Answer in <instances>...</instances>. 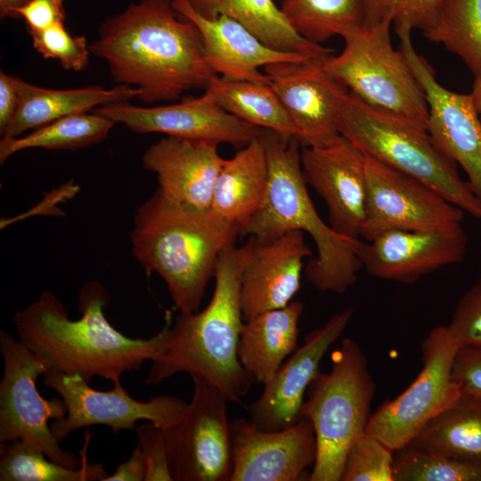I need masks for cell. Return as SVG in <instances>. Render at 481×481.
Returning <instances> with one entry per match:
<instances>
[{"instance_id": "cell-1", "label": "cell", "mask_w": 481, "mask_h": 481, "mask_svg": "<svg viewBox=\"0 0 481 481\" xmlns=\"http://www.w3.org/2000/svg\"><path fill=\"white\" fill-rule=\"evenodd\" d=\"M118 85L135 86L144 103L175 101L206 89L217 76L208 66L197 26L173 0H140L107 17L89 45Z\"/></svg>"}, {"instance_id": "cell-2", "label": "cell", "mask_w": 481, "mask_h": 481, "mask_svg": "<svg viewBox=\"0 0 481 481\" xmlns=\"http://www.w3.org/2000/svg\"><path fill=\"white\" fill-rule=\"evenodd\" d=\"M110 298L101 283H86L78 297L82 315L71 320L63 304L45 291L14 314L18 339L45 363L47 371L77 374L88 382L95 376L120 382L124 372L139 370L159 355L172 317L167 312L165 325L151 338H132L105 317Z\"/></svg>"}, {"instance_id": "cell-3", "label": "cell", "mask_w": 481, "mask_h": 481, "mask_svg": "<svg viewBox=\"0 0 481 481\" xmlns=\"http://www.w3.org/2000/svg\"><path fill=\"white\" fill-rule=\"evenodd\" d=\"M247 246L226 247L215 271V289L201 312L180 313L169 326L165 345L151 362L145 383L158 385L179 372L220 389L239 403L256 381L238 356L243 317L240 280Z\"/></svg>"}, {"instance_id": "cell-4", "label": "cell", "mask_w": 481, "mask_h": 481, "mask_svg": "<svg viewBox=\"0 0 481 481\" xmlns=\"http://www.w3.org/2000/svg\"><path fill=\"white\" fill-rule=\"evenodd\" d=\"M240 235L237 224L211 208L196 209L165 198L157 189L137 209L132 253L165 281L181 313L197 312L221 252Z\"/></svg>"}, {"instance_id": "cell-5", "label": "cell", "mask_w": 481, "mask_h": 481, "mask_svg": "<svg viewBox=\"0 0 481 481\" xmlns=\"http://www.w3.org/2000/svg\"><path fill=\"white\" fill-rule=\"evenodd\" d=\"M258 138L267 160V193L240 235L267 240L293 230L308 233L317 256L305 267L306 279L320 291L344 293L363 268L358 257L361 240L337 233L318 215L307 192L296 137L262 128Z\"/></svg>"}, {"instance_id": "cell-6", "label": "cell", "mask_w": 481, "mask_h": 481, "mask_svg": "<svg viewBox=\"0 0 481 481\" xmlns=\"http://www.w3.org/2000/svg\"><path fill=\"white\" fill-rule=\"evenodd\" d=\"M330 360V371L316 375L302 407L316 438L311 481H340L349 446L365 432L375 393L367 358L355 340L344 338Z\"/></svg>"}, {"instance_id": "cell-7", "label": "cell", "mask_w": 481, "mask_h": 481, "mask_svg": "<svg viewBox=\"0 0 481 481\" xmlns=\"http://www.w3.org/2000/svg\"><path fill=\"white\" fill-rule=\"evenodd\" d=\"M337 128L364 154L415 177L481 219V200L426 129L376 110L349 91L341 105Z\"/></svg>"}, {"instance_id": "cell-8", "label": "cell", "mask_w": 481, "mask_h": 481, "mask_svg": "<svg viewBox=\"0 0 481 481\" xmlns=\"http://www.w3.org/2000/svg\"><path fill=\"white\" fill-rule=\"evenodd\" d=\"M392 24L384 20L345 33L343 51L328 54L326 67L369 107L427 130L425 93L402 52L392 45Z\"/></svg>"}, {"instance_id": "cell-9", "label": "cell", "mask_w": 481, "mask_h": 481, "mask_svg": "<svg viewBox=\"0 0 481 481\" xmlns=\"http://www.w3.org/2000/svg\"><path fill=\"white\" fill-rule=\"evenodd\" d=\"M4 362L0 382V444L21 440L40 448L53 461L77 469L82 464L70 451H64L48 421L66 416L61 398H44L37 389L38 377L47 371L45 363L22 342L0 331Z\"/></svg>"}, {"instance_id": "cell-10", "label": "cell", "mask_w": 481, "mask_h": 481, "mask_svg": "<svg viewBox=\"0 0 481 481\" xmlns=\"http://www.w3.org/2000/svg\"><path fill=\"white\" fill-rule=\"evenodd\" d=\"M460 346L447 325L432 329L421 345V371L402 394L371 415L365 431L395 452L459 400L461 394L452 379V368Z\"/></svg>"}, {"instance_id": "cell-11", "label": "cell", "mask_w": 481, "mask_h": 481, "mask_svg": "<svg viewBox=\"0 0 481 481\" xmlns=\"http://www.w3.org/2000/svg\"><path fill=\"white\" fill-rule=\"evenodd\" d=\"M192 397L180 418L165 429L175 481H230L232 468L228 398L216 387L192 379Z\"/></svg>"}, {"instance_id": "cell-12", "label": "cell", "mask_w": 481, "mask_h": 481, "mask_svg": "<svg viewBox=\"0 0 481 481\" xmlns=\"http://www.w3.org/2000/svg\"><path fill=\"white\" fill-rule=\"evenodd\" d=\"M366 208L360 237L388 231H438L462 225L464 210L439 192L365 154Z\"/></svg>"}, {"instance_id": "cell-13", "label": "cell", "mask_w": 481, "mask_h": 481, "mask_svg": "<svg viewBox=\"0 0 481 481\" xmlns=\"http://www.w3.org/2000/svg\"><path fill=\"white\" fill-rule=\"evenodd\" d=\"M44 383L66 404V416L50 425L60 443L70 433L93 425H105L118 432L134 430L138 420H148L166 429L180 420L187 406L183 399L166 395L146 402L136 400L120 382L110 390L94 389L77 374L47 371Z\"/></svg>"}, {"instance_id": "cell-14", "label": "cell", "mask_w": 481, "mask_h": 481, "mask_svg": "<svg viewBox=\"0 0 481 481\" xmlns=\"http://www.w3.org/2000/svg\"><path fill=\"white\" fill-rule=\"evenodd\" d=\"M395 30L399 50L425 93L427 131L435 145L463 168L471 190L481 200V118L471 94L456 93L439 84L431 65L415 50L412 29Z\"/></svg>"}, {"instance_id": "cell-15", "label": "cell", "mask_w": 481, "mask_h": 481, "mask_svg": "<svg viewBox=\"0 0 481 481\" xmlns=\"http://www.w3.org/2000/svg\"><path fill=\"white\" fill-rule=\"evenodd\" d=\"M328 54L264 67L303 147L326 143L339 135L338 118L348 90L328 70Z\"/></svg>"}, {"instance_id": "cell-16", "label": "cell", "mask_w": 481, "mask_h": 481, "mask_svg": "<svg viewBox=\"0 0 481 481\" xmlns=\"http://www.w3.org/2000/svg\"><path fill=\"white\" fill-rule=\"evenodd\" d=\"M115 123L140 133H161L167 136L229 143L242 148L258 137L262 128L249 124L224 110L205 93L179 103L153 107L120 102L92 110Z\"/></svg>"}, {"instance_id": "cell-17", "label": "cell", "mask_w": 481, "mask_h": 481, "mask_svg": "<svg viewBox=\"0 0 481 481\" xmlns=\"http://www.w3.org/2000/svg\"><path fill=\"white\" fill-rule=\"evenodd\" d=\"M365 154L340 134L326 143L304 146L301 165L306 183L323 200L330 226L360 239L365 218Z\"/></svg>"}, {"instance_id": "cell-18", "label": "cell", "mask_w": 481, "mask_h": 481, "mask_svg": "<svg viewBox=\"0 0 481 481\" xmlns=\"http://www.w3.org/2000/svg\"><path fill=\"white\" fill-rule=\"evenodd\" d=\"M355 309L332 315L321 328L309 333L305 343L285 360L264 385L261 395L248 407L249 421L265 432L279 431L302 419L305 394L320 372V363L328 349L341 337Z\"/></svg>"}, {"instance_id": "cell-19", "label": "cell", "mask_w": 481, "mask_h": 481, "mask_svg": "<svg viewBox=\"0 0 481 481\" xmlns=\"http://www.w3.org/2000/svg\"><path fill=\"white\" fill-rule=\"evenodd\" d=\"M232 468L230 481H298L313 467L317 452L314 427L306 418L274 432L245 419L231 423Z\"/></svg>"}, {"instance_id": "cell-20", "label": "cell", "mask_w": 481, "mask_h": 481, "mask_svg": "<svg viewBox=\"0 0 481 481\" xmlns=\"http://www.w3.org/2000/svg\"><path fill=\"white\" fill-rule=\"evenodd\" d=\"M467 245L462 225L438 231L394 230L361 240L358 257L369 274L412 284L443 266L462 262Z\"/></svg>"}, {"instance_id": "cell-21", "label": "cell", "mask_w": 481, "mask_h": 481, "mask_svg": "<svg viewBox=\"0 0 481 481\" xmlns=\"http://www.w3.org/2000/svg\"><path fill=\"white\" fill-rule=\"evenodd\" d=\"M240 280L244 321L290 303L300 287L304 258L312 254L304 232L260 240L250 237Z\"/></svg>"}, {"instance_id": "cell-22", "label": "cell", "mask_w": 481, "mask_h": 481, "mask_svg": "<svg viewBox=\"0 0 481 481\" xmlns=\"http://www.w3.org/2000/svg\"><path fill=\"white\" fill-rule=\"evenodd\" d=\"M217 143L166 136L151 145L143 166L158 177L167 199L196 209H209L216 179L225 161Z\"/></svg>"}, {"instance_id": "cell-23", "label": "cell", "mask_w": 481, "mask_h": 481, "mask_svg": "<svg viewBox=\"0 0 481 481\" xmlns=\"http://www.w3.org/2000/svg\"><path fill=\"white\" fill-rule=\"evenodd\" d=\"M173 5L183 17L197 26L208 66L224 77L269 83V78L259 71V68L313 57L273 49L242 24L228 17L203 18L191 8L186 0H173Z\"/></svg>"}, {"instance_id": "cell-24", "label": "cell", "mask_w": 481, "mask_h": 481, "mask_svg": "<svg viewBox=\"0 0 481 481\" xmlns=\"http://www.w3.org/2000/svg\"><path fill=\"white\" fill-rule=\"evenodd\" d=\"M19 103L16 113L1 135L19 137L63 117L92 111L108 104L137 98L140 91L118 85L110 89L87 86L74 89H49L29 84L16 77Z\"/></svg>"}, {"instance_id": "cell-25", "label": "cell", "mask_w": 481, "mask_h": 481, "mask_svg": "<svg viewBox=\"0 0 481 481\" xmlns=\"http://www.w3.org/2000/svg\"><path fill=\"white\" fill-rule=\"evenodd\" d=\"M303 310V303L293 301L243 322L238 356L257 382L267 383L298 347Z\"/></svg>"}, {"instance_id": "cell-26", "label": "cell", "mask_w": 481, "mask_h": 481, "mask_svg": "<svg viewBox=\"0 0 481 481\" xmlns=\"http://www.w3.org/2000/svg\"><path fill=\"white\" fill-rule=\"evenodd\" d=\"M267 187L265 151L257 137L225 159L215 182L210 208L240 225L241 232L263 206Z\"/></svg>"}, {"instance_id": "cell-27", "label": "cell", "mask_w": 481, "mask_h": 481, "mask_svg": "<svg viewBox=\"0 0 481 481\" xmlns=\"http://www.w3.org/2000/svg\"><path fill=\"white\" fill-rule=\"evenodd\" d=\"M186 1L203 18L212 20L225 16L240 22L273 49L312 56L332 52L298 35L287 22L273 0Z\"/></svg>"}, {"instance_id": "cell-28", "label": "cell", "mask_w": 481, "mask_h": 481, "mask_svg": "<svg viewBox=\"0 0 481 481\" xmlns=\"http://www.w3.org/2000/svg\"><path fill=\"white\" fill-rule=\"evenodd\" d=\"M206 92L227 112L253 126L295 137L291 121L270 83L217 75Z\"/></svg>"}, {"instance_id": "cell-29", "label": "cell", "mask_w": 481, "mask_h": 481, "mask_svg": "<svg viewBox=\"0 0 481 481\" xmlns=\"http://www.w3.org/2000/svg\"><path fill=\"white\" fill-rule=\"evenodd\" d=\"M410 443L481 465V401L461 396Z\"/></svg>"}, {"instance_id": "cell-30", "label": "cell", "mask_w": 481, "mask_h": 481, "mask_svg": "<svg viewBox=\"0 0 481 481\" xmlns=\"http://www.w3.org/2000/svg\"><path fill=\"white\" fill-rule=\"evenodd\" d=\"M89 436L80 451L82 464L72 469L50 460L35 444L15 440L0 444L1 481H95L108 476L102 463H90L86 457Z\"/></svg>"}, {"instance_id": "cell-31", "label": "cell", "mask_w": 481, "mask_h": 481, "mask_svg": "<svg viewBox=\"0 0 481 481\" xmlns=\"http://www.w3.org/2000/svg\"><path fill=\"white\" fill-rule=\"evenodd\" d=\"M115 124L93 111L69 115L22 137H2L0 162L3 164L14 153L30 148L77 150L93 145L105 139Z\"/></svg>"}, {"instance_id": "cell-32", "label": "cell", "mask_w": 481, "mask_h": 481, "mask_svg": "<svg viewBox=\"0 0 481 481\" xmlns=\"http://www.w3.org/2000/svg\"><path fill=\"white\" fill-rule=\"evenodd\" d=\"M280 9L298 35L316 45L363 26L361 0H282Z\"/></svg>"}, {"instance_id": "cell-33", "label": "cell", "mask_w": 481, "mask_h": 481, "mask_svg": "<svg viewBox=\"0 0 481 481\" xmlns=\"http://www.w3.org/2000/svg\"><path fill=\"white\" fill-rule=\"evenodd\" d=\"M424 36L481 73V0H444L436 25Z\"/></svg>"}, {"instance_id": "cell-34", "label": "cell", "mask_w": 481, "mask_h": 481, "mask_svg": "<svg viewBox=\"0 0 481 481\" xmlns=\"http://www.w3.org/2000/svg\"><path fill=\"white\" fill-rule=\"evenodd\" d=\"M394 481H481V465L413 443L395 451Z\"/></svg>"}, {"instance_id": "cell-35", "label": "cell", "mask_w": 481, "mask_h": 481, "mask_svg": "<svg viewBox=\"0 0 481 481\" xmlns=\"http://www.w3.org/2000/svg\"><path fill=\"white\" fill-rule=\"evenodd\" d=\"M444 0H361L363 27L391 20L395 29H420L423 34L436 23Z\"/></svg>"}, {"instance_id": "cell-36", "label": "cell", "mask_w": 481, "mask_h": 481, "mask_svg": "<svg viewBox=\"0 0 481 481\" xmlns=\"http://www.w3.org/2000/svg\"><path fill=\"white\" fill-rule=\"evenodd\" d=\"M394 451L366 431L346 452L340 481H394Z\"/></svg>"}, {"instance_id": "cell-37", "label": "cell", "mask_w": 481, "mask_h": 481, "mask_svg": "<svg viewBox=\"0 0 481 481\" xmlns=\"http://www.w3.org/2000/svg\"><path fill=\"white\" fill-rule=\"evenodd\" d=\"M33 47L45 59H55L68 70L81 71L89 62L90 50L84 36H71L64 21L29 33Z\"/></svg>"}, {"instance_id": "cell-38", "label": "cell", "mask_w": 481, "mask_h": 481, "mask_svg": "<svg viewBox=\"0 0 481 481\" xmlns=\"http://www.w3.org/2000/svg\"><path fill=\"white\" fill-rule=\"evenodd\" d=\"M447 328L461 345L481 347V279L461 296Z\"/></svg>"}, {"instance_id": "cell-39", "label": "cell", "mask_w": 481, "mask_h": 481, "mask_svg": "<svg viewBox=\"0 0 481 481\" xmlns=\"http://www.w3.org/2000/svg\"><path fill=\"white\" fill-rule=\"evenodd\" d=\"M137 446L146 464L145 481H173L167 458L165 428L151 422L135 428Z\"/></svg>"}, {"instance_id": "cell-40", "label": "cell", "mask_w": 481, "mask_h": 481, "mask_svg": "<svg viewBox=\"0 0 481 481\" xmlns=\"http://www.w3.org/2000/svg\"><path fill=\"white\" fill-rule=\"evenodd\" d=\"M452 376L461 396L481 401V347L461 345L453 359Z\"/></svg>"}, {"instance_id": "cell-41", "label": "cell", "mask_w": 481, "mask_h": 481, "mask_svg": "<svg viewBox=\"0 0 481 481\" xmlns=\"http://www.w3.org/2000/svg\"><path fill=\"white\" fill-rule=\"evenodd\" d=\"M17 19H23L29 33L44 30L64 21L63 0H29L16 11Z\"/></svg>"}, {"instance_id": "cell-42", "label": "cell", "mask_w": 481, "mask_h": 481, "mask_svg": "<svg viewBox=\"0 0 481 481\" xmlns=\"http://www.w3.org/2000/svg\"><path fill=\"white\" fill-rule=\"evenodd\" d=\"M19 103L16 77L0 70V135L12 120Z\"/></svg>"}, {"instance_id": "cell-43", "label": "cell", "mask_w": 481, "mask_h": 481, "mask_svg": "<svg viewBox=\"0 0 481 481\" xmlns=\"http://www.w3.org/2000/svg\"><path fill=\"white\" fill-rule=\"evenodd\" d=\"M146 464L140 448L136 445L130 457L120 463L115 472L103 481H145Z\"/></svg>"}, {"instance_id": "cell-44", "label": "cell", "mask_w": 481, "mask_h": 481, "mask_svg": "<svg viewBox=\"0 0 481 481\" xmlns=\"http://www.w3.org/2000/svg\"><path fill=\"white\" fill-rule=\"evenodd\" d=\"M29 0H0V18L17 19L16 11Z\"/></svg>"}, {"instance_id": "cell-45", "label": "cell", "mask_w": 481, "mask_h": 481, "mask_svg": "<svg viewBox=\"0 0 481 481\" xmlns=\"http://www.w3.org/2000/svg\"><path fill=\"white\" fill-rule=\"evenodd\" d=\"M470 94L477 111L481 114V73L475 76Z\"/></svg>"}, {"instance_id": "cell-46", "label": "cell", "mask_w": 481, "mask_h": 481, "mask_svg": "<svg viewBox=\"0 0 481 481\" xmlns=\"http://www.w3.org/2000/svg\"><path fill=\"white\" fill-rule=\"evenodd\" d=\"M480 118H481V114H480Z\"/></svg>"}]
</instances>
